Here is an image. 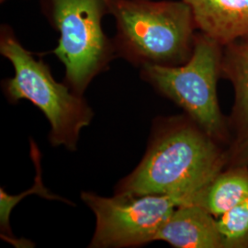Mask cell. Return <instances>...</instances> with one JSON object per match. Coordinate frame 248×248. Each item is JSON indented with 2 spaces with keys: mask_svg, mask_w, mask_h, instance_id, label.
Segmentation results:
<instances>
[{
  "mask_svg": "<svg viewBox=\"0 0 248 248\" xmlns=\"http://www.w3.org/2000/svg\"><path fill=\"white\" fill-rule=\"evenodd\" d=\"M227 166V150L192 121L175 118L155 135L140 165L117 194L177 195L192 204L196 194Z\"/></svg>",
  "mask_w": 248,
  "mask_h": 248,
  "instance_id": "6da1fadb",
  "label": "cell"
},
{
  "mask_svg": "<svg viewBox=\"0 0 248 248\" xmlns=\"http://www.w3.org/2000/svg\"><path fill=\"white\" fill-rule=\"evenodd\" d=\"M116 22L115 51L134 64L176 66L190 58L195 20L184 0H106Z\"/></svg>",
  "mask_w": 248,
  "mask_h": 248,
  "instance_id": "7a4b0ae2",
  "label": "cell"
},
{
  "mask_svg": "<svg viewBox=\"0 0 248 248\" xmlns=\"http://www.w3.org/2000/svg\"><path fill=\"white\" fill-rule=\"evenodd\" d=\"M0 53L14 67L15 75L4 83L11 100L28 99L38 107L51 124L53 145L77 148L82 128L88 126L93 111L81 96L53 78L49 66L26 50L9 25L0 30Z\"/></svg>",
  "mask_w": 248,
  "mask_h": 248,
  "instance_id": "3957f363",
  "label": "cell"
},
{
  "mask_svg": "<svg viewBox=\"0 0 248 248\" xmlns=\"http://www.w3.org/2000/svg\"><path fill=\"white\" fill-rule=\"evenodd\" d=\"M223 46L202 32L185 63L145 64L142 76L160 93L181 107L202 130L221 144L230 141L229 122L222 115L217 84L222 78Z\"/></svg>",
  "mask_w": 248,
  "mask_h": 248,
  "instance_id": "277c9868",
  "label": "cell"
},
{
  "mask_svg": "<svg viewBox=\"0 0 248 248\" xmlns=\"http://www.w3.org/2000/svg\"><path fill=\"white\" fill-rule=\"evenodd\" d=\"M42 8L60 34L53 53L63 63L72 90L82 96L115 52L102 28L103 17L108 14L107 1L42 0Z\"/></svg>",
  "mask_w": 248,
  "mask_h": 248,
  "instance_id": "5b68a950",
  "label": "cell"
},
{
  "mask_svg": "<svg viewBox=\"0 0 248 248\" xmlns=\"http://www.w3.org/2000/svg\"><path fill=\"white\" fill-rule=\"evenodd\" d=\"M81 198L95 213L96 231L91 248L138 247L155 241L161 227L177 207L189 205L177 195L116 194L104 198L83 192Z\"/></svg>",
  "mask_w": 248,
  "mask_h": 248,
  "instance_id": "8992f818",
  "label": "cell"
},
{
  "mask_svg": "<svg viewBox=\"0 0 248 248\" xmlns=\"http://www.w3.org/2000/svg\"><path fill=\"white\" fill-rule=\"evenodd\" d=\"M178 248H224L217 218L199 205H182L161 227L155 241Z\"/></svg>",
  "mask_w": 248,
  "mask_h": 248,
  "instance_id": "52a82bcc",
  "label": "cell"
},
{
  "mask_svg": "<svg viewBox=\"0 0 248 248\" xmlns=\"http://www.w3.org/2000/svg\"><path fill=\"white\" fill-rule=\"evenodd\" d=\"M197 29L225 46L248 39V0H184Z\"/></svg>",
  "mask_w": 248,
  "mask_h": 248,
  "instance_id": "ba28073f",
  "label": "cell"
},
{
  "mask_svg": "<svg viewBox=\"0 0 248 248\" xmlns=\"http://www.w3.org/2000/svg\"><path fill=\"white\" fill-rule=\"evenodd\" d=\"M222 78L234 89V103L228 120L234 140L248 133V39L223 46Z\"/></svg>",
  "mask_w": 248,
  "mask_h": 248,
  "instance_id": "9c48e42d",
  "label": "cell"
},
{
  "mask_svg": "<svg viewBox=\"0 0 248 248\" xmlns=\"http://www.w3.org/2000/svg\"><path fill=\"white\" fill-rule=\"evenodd\" d=\"M248 200V166L223 169L196 194L192 204L219 218Z\"/></svg>",
  "mask_w": 248,
  "mask_h": 248,
  "instance_id": "30bf717a",
  "label": "cell"
},
{
  "mask_svg": "<svg viewBox=\"0 0 248 248\" xmlns=\"http://www.w3.org/2000/svg\"><path fill=\"white\" fill-rule=\"evenodd\" d=\"M31 157L35 164L36 168V177L34 180V185L33 186L28 190L27 192H24L23 194H20L18 197L15 196L8 195V193L1 187L0 189V201H1V213H0V224H1V236L10 243L11 245L17 247V248H31L32 247V244L25 241V240H18L13 236L10 226H9V216L12 209L15 207V205L18 203L19 200L22 198L26 197L29 194H39L42 197L48 200H59L62 201V198L58 196L53 195L50 193L46 188L45 185L43 184L42 180V170H41V156H40V152L38 151V148L36 146L35 143L33 142H31Z\"/></svg>",
  "mask_w": 248,
  "mask_h": 248,
  "instance_id": "8fae6325",
  "label": "cell"
},
{
  "mask_svg": "<svg viewBox=\"0 0 248 248\" xmlns=\"http://www.w3.org/2000/svg\"><path fill=\"white\" fill-rule=\"evenodd\" d=\"M224 248H248V200L217 219Z\"/></svg>",
  "mask_w": 248,
  "mask_h": 248,
  "instance_id": "7c38bea8",
  "label": "cell"
},
{
  "mask_svg": "<svg viewBox=\"0 0 248 248\" xmlns=\"http://www.w3.org/2000/svg\"><path fill=\"white\" fill-rule=\"evenodd\" d=\"M248 166V133L239 140H234L227 149V166Z\"/></svg>",
  "mask_w": 248,
  "mask_h": 248,
  "instance_id": "4fadbf2b",
  "label": "cell"
},
{
  "mask_svg": "<svg viewBox=\"0 0 248 248\" xmlns=\"http://www.w3.org/2000/svg\"><path fill=\"white\" fill-rule=\"evenodd\" d=\"M3 1H5V0H1V2H3Z\"/></svg>",
  "mask_w": 248,
  "mask_h": 248,
  "instance_id": "5bb4252c",
  "label": "cell"
}]
</instances>
